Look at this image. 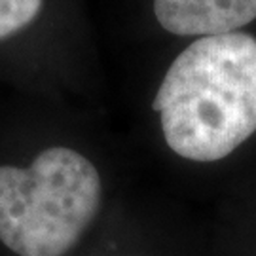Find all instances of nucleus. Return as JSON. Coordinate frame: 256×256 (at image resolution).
<instances>
[{"label": "nucleus", "mask_w": 256, "mask_h": 256, "mask_svg": "<svg viewBox=\"0 0 256 256\" xmlns=\"http://www.w3.org/2000/svg\"><path fill=\"white\" fill-rule=\"evenodd\" d=\"M44 0H0V40L30 25L42 10Z\"/></svg>", "instance_id": "20e7f679"}, {"label": "nucleus", "mask_w": 256, "mask_h": 256, "mask_svg": "<svg viewBox=\"0 0 256 256\" xmlns=\"http://www.w3.org/2000/svg\"><path fill=\"white\" fill-rule=\"evenodd\" d=\"M156 21L176 36L224 34L256 19V0H154Z\"/></svg>", "instance_id": "7ed1b4c3"}, {"label": "nucleus", "mask_w": 256, "mask_h": 256, "mask_svg": "<svg viewBox=\"0 0 256 256\" xmlns=\"http://www.w3.org/2000/svg\"><path fill=\"white\" fill-rule=\"evenodd\" d=\"M97 167L68 146H50L27 167L0 165V241L18 256H63L101 207Z\"/></svg>", "instance_id": "f03ea898"}, {"label": "nucleus", "mask_w": 256, "mask_h": 256, "mask_svg": "<svg viewBox=\"0 0 256 256\" xmlns=\"http://www.w3.org/2000/svg\"><path fill=\"white\" fill-rule=\"evenodd\" d=\"M154 110L176 156H230L256 131V38L234 30L194 40L167 68Z\"/></svg>", "instance_id": "f257e3e1"}]
</instances>
